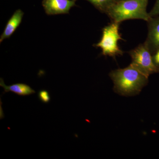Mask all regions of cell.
Here are the masks:
<instances>
[{
  "instance_id": "cell-1",
  "label": "cell",
  "mask_w": 159,
  "mask_h": 159,
  "mask_svg": "<svg viewBox=\"0 0 159 159\" xmlns=\"http://www.w3.org/2000/svg\"><path fill=\"white\" fill-rule=\"evenodd\" d=\"M109 75L114 90L122 96L139 94L148 82V77L131 63L125 68L112 71Z\"/></svg>"
},
{
  "instance_id": "cell-2",
  "label": "cell",
  "mask_w": 159,
  "mask_h": 159,
  "mask_svg": "<svg viewBox=\"0 0 159 159\" xmlns=\"http://www.w3.org/2000/svg\"><path fill=\"white\" fill-rule=\"evenodd\" d=\"M148 0H125L115 2L106 13L113 22L120 23L125 20L151 18L147 11Z\"/></svg>"
},
{
  "instance_id": "cell-3",
  "label": "cell",
  "mask_w": 159,
  "mask_h": 159,
  "mask_svg": "<svg viewBox=\"0 0 159 159\" xmlns=\"http://www.w3.org/2000/svg\"><path fill=\"white\" fill-rule=\"evenodd\" d=\"M120 23L113 21L102 29V36L99 42L93 46L102 50V54L113 57L123 55V52L119 48L118 41L123 40L119 33Z\"/></svg>"
},
{
  "instance_id": "cell-4",
  "label": "cell",
  "mask_w": 159,
  "mask_h": 159,
  "mask_svg": "<svg viewBox=\"0 0 159 159\" xmlns=\"http://www.w3.org/2000/svg\"><path fill=\"white\" fill-rule=\"evenodd\" d=\"M129 54L132 58L131 64L146 76L159 73V66L154 62L152 54L145 43L131 50Z\"/></svg>"
},
{
  "instance_id": "cell-5",
  "label": "cell",
  "mask_w": 159,
  "mask_h": 159,
  "mask_svg": "<svg viewBox=\"0 0 159 159\" xmlns=\"http://www.w3.org/2000/svg\"><path fill=\"white\" fill-rule=\"evenodd\" d=\"M77 0H43L42 6L48 15L69 14Z\"/></svg>"
},
{
  "instance_id": "cell-6",
  "label": "cell",
  "mask_w": 159,
  "mask_h": 159,
  "mask_svg": "<svg viewBox=\"0 0 159 159\" xmlns=\"http://www.w3.org/2000/svg\"><path fill=\"white\" fill-rule=\"evenodd\" d=\"M147 22L148 33L144 43L153 54L159 49V16L151 17Z\"/></svg>"
},
{
  "instance_id": "cell-7",
  "label": "cell",
  "mask_w": 159,
  "mask_h": 159,
  "mask_svg": "<svg viewBox=\"0 0 159 159\" xmlns=\"http://www.w3.org/2000/svg\"><path fill=\"white\" fill-rule=\"evenodd\" d=\"M24 15V12L20 9H17L15 11L6 24L2 34L0 37V43L2 42L4 40L11 37L19 27Z\"/></svg>"
},
{
  "instance_id": "cell-8",
  "label": "cell",
  "mask_w": 159,
  "mask_h": 159,
  "mask_svg": "<svg viewBox=\"0 0 159 159\" xmlns=\"http://www.w3.org/2000/svg\"><path fill=\"white\" fill-rule=\"evenodd\" d=\"M0 86L4 89L3 94L11 92L20 96H29L35 93V91L30 86L24 83L14 84L12 85H6L3 78L0 79Z\"/></svg>"
},
{
  "instance_id": "cell-9",
  "label": "cell",
  "mask_w": 159,
  "mask_h": 159,
  "mask_svg": "<svg viewBox=\"0 0 159 159\" xmlns=\"http://www.w3.org/2000/svg\"><path fill=\"white\" fill-rule=\"evenodd\" d=\"M100 12L106 13L116 2L114 0H86Z\"/></svg>"
},
{
  "instance_id": "cell-10",
  "label": "cell",
  "mask_w": 159,
  "mask_h": 159,
  "mask_svg": "<svg viewBox=\"0 0 159 159\" xmlns=\"http://www.w3.org/2000/svg\"><path fill=\"white\" fill-rule=\"evenodd\" d=\"M38 96L40 101L43 103H48L51 101V97L47 90H41L38 92Z\"/></svg>"
},
{
  "instance_id": "cell-11",
  "label": "cell",
  "mask_w": 159,
  "mask_h": 159,
  "mask_svg": "<svg viewBox=\"0 0 159 159\" xmlns=\"http://www.w3.org/2000/svg\"><path fill=\"white\" fill-rule=\"evenodd\" d=\"M149 15L151 17L159 16V0H156L153 8L149 12Z\"/></svg>"
},
{
  "instance_id": "cell-12",
  "label": "cell",
  "mask_w": 159,
  "mask_h": 159,
  "mask_svg": "<svg viewBox=\"0 0 159 159\" xmlns=\"http://www.w3.org/2000/svg\"><path fill=\"white\" fill-rule=\"evenodd\" d=\"M152 57L155 64L159 66V49L152 54Z\"/></svg>"
},
{
  "instance_id": "cell-13",
  "label": "cell",
  "mask_w": 159,
  "mask_h": 159,
  "mask_svg": "<svg viewBox=\"0 0 159 159\" xmlns=\"http://www.w3.org/2000/svg\"><path fill=\"white\" fill-rule=\"evenodd\" d=\"M125 1V0H114V1H115L116 2H122V1Z\"/></svg>"
}]
</instances>
